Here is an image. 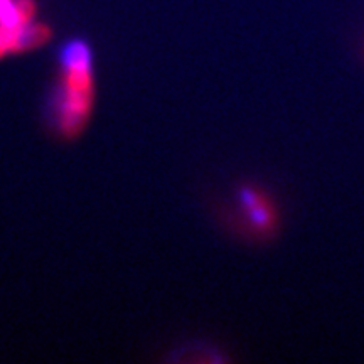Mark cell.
I'll use <instances>...</instances> for the list:
<instances>
[{"mask_svg":"<svg viewBox=\"0 0 364 364\" xmlns=\"http://www.w3.org/2000/svg\"><path fill=\"white\" fill-rule=\"evenodd\" d=\"M59 63L61 78L49 98V120L59 135L75 136L93 108V54L83 39H71L59 51Z\"/></svg>","mask_w":364,"mask_h":364,"instance_id":"cell-1","label":"cell"},{"mask_svg":"<svg viewBox=\"0 0 364 364\" xmlns=\"http://www.w3.org/2000/svg\"><path fill=\"white\" fill-rule=\"evenodd\" d=\"M36 16L33 0H0V24L16 26L31 22Z\"/></svg>","mask_w":364,"mask_h":364,"instance_id":"cell-4","label":"cell"},{"mask_svg":"<svg viewBox=\"0 0 364 364\" xmlns=\"http://www.w3.org/2000/svg\"><path fill=\"white\" fill-rule=\"evenodd\" d=\"M49 38H51L49 27L34 21L16 26L0 24V58L6 54L29 51L44 44Z\"/></svg>","mask_w":364,"mask_h":364,"instance_id":"cell-3","label":"cell"},{"mask_svg":"<svg viewBox=\"0 0 364 364\" xmlns=\"http://www.w3.org/2000/svg\"><path fill=\"white\" fill-rule=\"evenodd\" d=\"M241 215L248 223V230L257 236H270L277 228V211L265 193L252 186L238 191Z\"/></svg>","mask_w":364,"mask_h":364,"instance_id":"cell-2","label":"cell"}]
</instances>
